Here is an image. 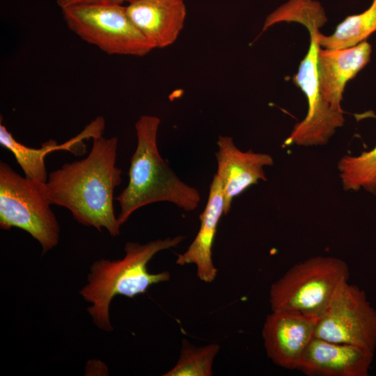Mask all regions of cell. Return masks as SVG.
<instances>
[{"label":"cell","mask_w":376,"mask_h":376,"mask_svg":"<svg viewBox=\"0 0 376 376\" xmlns=\"http://www.w3.org/2000/svg\"><path fill=\"white\" fill-rule=\"evenodd\" d=\"M118 139L102 135L83 159L63 164L51 172L42 190L51 205L62 206L79 224L111 237L120 235V225L113 208V193L121 183L122 171L116 166Z\"/></svg>","instance_id":"1"},{"label":"cell","mask_w":376,"mask_h":376,"mask_svg":"<svg viewBox=\"0 0 376 376\" xmlns=\"http://www.w3.org/2000/svg\"><path fill=\"white\" fill-rule=\"evenodd\" d=\"M160 123L156 116L143 115L135 124L137 143L130 159L129 182L116 198L120 226L134 212L153 203L169 202L191 212L201 201L198 190L181 180L161 157L157 143Z\"/></svg>","instance_id":"2"},{"label":"cell","mask_w":376,"mask_h":376,"mask_svg":"<svg viewBox=\"0 0 376 376\" xmlns=\"http://www.w3.org/2000/svg\"><path fill=\"white\" fill-rule=\"evenodd\" d=\"M185 238L178 235L146 244L129 242L125 244L123 258L95 261L90 267L87 284L79 293L91 304L87 311L96 327L107 332L113 331L109 307L116 296L133 298L145 293L152 285L169 281V272L152 274L147 265L158 252L177 246Z\"/></svg>","instance_id":"3"},{"label":"cell","mask_w":376,"mask_h":376,"mask_svg":"<svg viewBox=\"0 0 376 376\" xmlns=\"http://www.w3.org/2000/svg\"><path fill=\"white\" fill-rule=\"evenodd\" d=\"M350 277L347 263L331 256H314L291 267L269 290L272 311L318 318L339 285Z\"/></svg>","instance_id":"4"},{"label":"cell","mask_w":376,"mask_h":376,"mask_svg":"<svg viewBox=\"0 0 376 376\" xmlns=\"http://www.w3.org/2000/svg\"><path fill=\"white\" fill-rule=\"evenodd\" d=\"M43 184L21 176L0 162V228L27 232L40 243L42 254L58 244L60 236L59 224L42 190Z\"/></svg>","instance_id":"5"},{"label":"cell","mask_w":376,"mask_h":376,"mask_svg":"<svg viewBox=\"0 0 376 376\" xmlns=\"http://www.w3.org/2000/svg\"><path fill=\"white\" fill-rule=\"evenodd\" d=\"M61 10L70 30L108 54L143 56L154 49L122 4L102 1Z\"/></svg>","instance_id":"6"},{"label":"cell","mask_w":376,"mask_h":376,"mask_svg":"<svg viewBox=\"0 0 376 376\" xmlns=\"http://www.w3.org/2000/svg\"><path fill=\"white\" fill-rule=\"evenodd\" d=\"M314 337L355 345L375 353L376 310L365 291L348 280L343 281L318 318Z\"/></svg>","instance_id":"7"},{"label":"cell","mask_w":376,"mask_h":376,"mask_svg":"<svg viewBox=\"0 0 376 376\" xmlns=\"http://www.w3.org/2000/svg\"><path fill=\"white\" fill-rule=\"evenodd\" d=\"M322 26L318 22L311 23L305 26L310 34V45L297 72L293 77V82L306 95L308 111L305 118L295 125L284 142L285 146L324 145L337 128L343 126L345 122L343 111L331 108L324 102L320 92L318 57L320 46L318 33Z\"/></svg>","instance_id":"8"},{"label":"cell","mask_w":376,"mask_h":376,"mask_svg":"<svg viewBox=\"0 0 376 376\" xmlns=\"http://www.w3.org/2000/svg\"><path fill=\"white\" fill-rule=\"evenodd\" d=\"M317 318L288 311H272L264 322L262 336L267 357L285 369H297L314 337Z\"/></svg>","instance_id":"9"},{"label":"cell","mask_w":376,"mask_h":376,"mask_svg":"<svg viewBox=\"0 0 376 376\" xmlns=\"http://www.w3.org/2000/svg\"><path fill=\"white\" fill-rule=\"evenodd\" d=\"M217 143L215 175L222 186L226 215L235 197L259 180H267L264 167L272 166L274 160L269 154L254 152L251 149L246 152L240 150L228 136H219Z\"/></svg>","instance_id":"10"},{"label":"cell","mask_w":376,"mask_h":376,"mask_svg":"<svg viewBox=\"0 0 376 376\" xmlns=\"http://www.w3.org/2000/svg\"><path fill=\"white\" fill-rule=\"evenodd\" d=\"M374 354L355 345L313 337L297 370L308 376H367Z\"/></svg>","instance_id":"11"},{"label":"cell","mask_w":376,"mask_h":376,"mask_svg":"<svg viewBox=\"0 0 376 376\" xmlns=\"http://www.w3.org/2000/svg\"><path fill=\"white\" fill-rule=\"evenodd\" d=\"M372 47L366 40L347 49L320 48L318 57L319 88L324 102L343 111L341 100L346 84L370 61Z\"/></svg>","instance_id":"12"},{"label":"cell","mask_w":376,"mask_h":376,"mask_svg":"<svg viewBox=\"0 0 376 376\" xmlns=\"http://www.w3.org/2000/svg\"><path fill=\"white\" fill-rule=\"evenodd\" d=\"M125 10L154 49L166 47L176 40L187 15L184 0H134Z\"/></svg>","instance_id":"13"},{"label":"cell","mask_w":376,"mask_h":376,"mask_svg":"<svg viewBox=\"0 0 376 376\" xmlns=\"http://www.w3.org/2000/svg\"><path fill=\"white\" fill-rule=\"evenodd\" d=\"M224 214V198L221 184L214 175L210 185L207 201L200 215L201 225L193 242L182 253L178 254L176 264H194L198 278L205 283L212 282L217 269L212 261V245L217 226Z\"/></svg>","instance_id":"14"},{"label":"cell","mask_w":376,"mask_h":376,"mask_svg":"<svg viewBox=\"0 0 376 376\" xmlns=\"http://www.w3.org/2000/svg\"><path fill=\"white\" fill-rule=\"evenodd\" d=\"M103 131L102 122L95 119L80 134L63 144H57L56 141L51 139L43 143L40 148H33L18 142L6 127L0 124V144L13 154L26 178L43 184L48 179L45 164L47 154L58 150H66L75 155L81 154V150H84L82 148L83 140L99 136Z\"/></svg>","instance_id":"15"},{"label":"cell","mask_w":376,"mask_h":376,"mask_svg":"<svg viewBox=\"0 0 376 376\" xmlns=\"http://www.w3.org/2000/svg\"><path fill=\"white\" fill-rule=\"evenodd\" d=\"M376 31V0L364 12L349 15L336 28L334 33L324 36L320 31L318 40L321 48L342 49L354 47Z\"/></svg>","instance_id":"16"},{"label":"cell","mask_w":376,"mask_h":376,"mask_svg":"<svg viewBox=\"0 0 376 376\" xmlns=\"http://www.w3.org/2000/svg\"><path fill=\"white\" fill-rule=\"evenodd\" d=\"M338 169L345 190L363 189L376 196V145L357 156L344 155L338 161Z\"/></svg>","instance_id":"17"},{"label":"cell","mask_w":376,"mask_h":376,"mask_svg":"<svg viewBox=\"0 0 376 376\" xmlns=\"http://www.w3.org/2000/svg\"><path fill=\"white\" fill-rule=\"evenodd\" d=\"M220 346L210 344L196 347L184 339L180 358L175 366L164 376H211L212 363Z\"/></svg>","instance_id":"18"},{"label":"cell","mask_w":376,"mask_h":376,"mask_svg":"<svg viewBox=\"0 0 376 376\" xmlns=\"http://www.w3.org/2000/svg\"><path fill=\"white\" fill-rule=\"evenodd\" d=\"M327 21L324 10L315 0H289L265 19L262 31L281 22H297L304 26L310 22Z\"/></svg>","instance_id":"19"},{"label":"cell","mask_w":376,"mask_h":376,"mask_svg":"<svg viewBox=\"0 0 376 376\" xmlns=\"http://www.w3.org/2000/svg\"><path fill=\"white\" fill-rule=\"evenodd\" d=\"M102 1L104 0H56V3L62 10L71 6L93 3Z\"/></svg>","instance_id":"20"},{"label":"cell","mask_w":376,"mask_h":376,"mask_svg":"<svg viewBox=\"0 0 376 376\" xmlns=\"http://www.w3.org/2000/svg\"><path fill=\"white\" fill-rule=\"evenodd\" d=\"M133 1L134 0H104V1L111 2V3H118V4H123L124 2L130 3Z\"/></svg>","instance_id":"21"}]
</instances>
